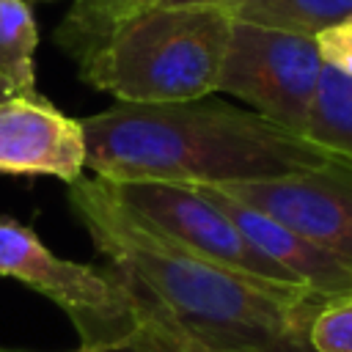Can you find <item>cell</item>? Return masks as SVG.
Masks as SVG:
<instances>
[{"instance_id":"3957f363","label":"cell","mask_w":352,"mask_h":352,"mask_svg":"<svg viewBox=\"0 0 352 352\" xmlns=\"http://www.w3.org/2000/svg\"><path fill=\"white\" fill-rule=\"evenodd\" d=\"M234 16L212 6H146L80 63V77L121 104H173L217 91Z\"/></svg>"},{"instance_id":"277c9868","label":"cell","mask_w":352,"mask_h":352,"mask_svg":"<svg viewBox=\"0 0 352 352\" xmlns=\"http://www.w3.org/2000/svg\"><path fill=\"white\" fill-rule=\"evenodd\" d=\"M0 278H14L55 302L80 333V346L104 349L132 336V286L118 267L60 258L30 226L8 214H0Z\"/></svg>"},{"instance_id":"7c38bea8","label":"cell","mask_w":352,"mask_h":352,"mask_svg":"<svg viewBox=\"0 0 352 352\" xmlns=\"http://www.w3.org/2000/svg\"><path fill=\"white\" fill-rule=\"evenodd\" d=\"M231 16L302 36H316L330 25L352 19V0H236Z\"/></svg>"},{"instance_id":"52a82bcc","label":"cell","mask_w":352,"mask_h":352,"mask_svg":"<svg viewBox=\"0 0 352 352\" xmlns=\"http://www.w3.org/2000/svg\"><path fill=\"white\" fill-rule=\"evenodd\" d=\"M214 187L352 261V160L336 157L319 170Z\"/></svg>"},{"instance_id":"30bf717a","label":"cell","mask_w":352,"mask_h":352,"mask_svg":"<svg viewBox=\"0 0 352 352\" xmlns=\"http://www.w3.org/2000/svg\"><path fill=\"white\" fill-rule=\"evenodd\" d=\"M38 28L28 0H0V88L8 96H36Z\"/></svg>"},{"instance_id":"ac0fdd59","label":"cell","mask_w":352,"mask_h":352,"mask_svg":"<svg viewBox=\"0 0 352 352\" xmlns=\"http://www.w3.org/2000/svg\"><path fill=\"white\" fill-rule=\"evenodd\" d=\"M99 352H143V349H138V346L129 344V338H126L124 344H113V346H104V349H99Z\"/></svg>"},{"instance_id":"9c48e42d","label":"cell","mask_w":352,"mask_h":352,"mask_svg":"<svg viewBox=\"0 0 352 352\" xmlns=\"http://www.w3.org/2000/svg\"><path fill=\"white\" fill-rule=\"evenodd\" d=\"M190 187H195L206 198H212L261 256H267L270 261H275L278 267L292 272L302 286H308L319 297L330 300V297L352 292V261L336 256L333 250L316 245L305 234H300V231L283 226L280 220L270 217L267 212L223 192L214 184H190Z\"/></svg>"},{"instance_id":"4fadbf2b","label":"cell","mask_w":352,"mask_h":352,"mask_svg":"<svg viewBox=\"0 0 352 352\" xmlns=\"http://www.w3.org/2000/svg\"><path fill=\"white\" fill-rule=\"evenodd\" d=\"M305 138L336 157L352 160V80L336 69H322Z\"/></svg>"},{"instance_id":"ba28073f","label":"cell","mask_w":352,"mask_h":352,"mask_svg":"<svg viewBox=\"0 0 352 352\" xmlns=\"http://www.w3.org/2000/svg\"><path fill=\"white\" fill-rule=\"evenodd\" d=\"M85 170V135L41 94L0 102V173L74 184Z\"/></svg>"},{"instance_id":"d6986e66","label":"cell","mask_w":352,"mask_h":352,"mask_svg":"<svg viewBox=\"0 0 352 352\" xmlns=\"http://www.w3.org/2000/svg\"><path fill=\"white\" fill-rule=\"evenodd\" d=\"M0 352H25V349H3V346H0ZM74 352H99V349H88V346H80V349H74Z\"/></svg>"},{"instance_id":"9a60e30c","label":"cell","mask_w":352,"mask_h":352,"mask_svg":"<svg viewBox=\"0 0 352 352\" xmlns=\"http://www.w3.org/2000/svg\"><path fill=\"white\" fill-rule=\"evenodd\" d=\"M308 336L314 352H352V292L324 300Z\"/></svg>"},{"instance_id":"6da1fadb","label":"cell","mask_w":352,"mask_h":352,"mask_svg":"<svg viewBox=\"0 0 352 352\" xmlns=\"http://www.w3.org/2000/svg\"><path fill=\"white\" fill-rule=\"evenodd\" d=\"M69 206L107 264L192 336L239 352H314L311 322L324 297L209 261L129 212L99 176L69 184Z\"/></svg>"},{"instance_id":"ffe728a7","label":"cell","mask_w":352,"mask_h":352,"mask_svg":"<svg viewBox=\"0 0 352 352\" xmlns=\"http://www.w3.org/2000/svg\"><path fill=\"white\" fill-rule=\"evenodd\" d=\"M3 99H8V94H6L3 88H0V102H3Z\"/></svg>"},{"instance_id":"2e32d148","label":"cell","mask_w":352,"mask_h":352,"mask_svg":"<svg viewBox=\"0 0 352 352\" xmlns=\"http://www.w3.org/2000/svg\"><path fill=\"white\" fill-rule=\"evenodd\" d=\"M314 41H316L322 63L352 80V19H344L338 25L319 30Z\"/></svg>"},{"instance_id":"8fae6325","label":"cell","mask_w":352,"mask_h":352,"mask_svg":"<svg viewBox=\"0 0 352 352\" xmlns=\"http://www.w3.org/2000/svg\"><path fill=\"white\" fill-rule=\"evenodd\" d=\"M154 0H74L69 14L55 30V41L69 52L77 66L91 58L104 38L135 11L151 6Z\"/></svg>"},{"instance_id":"5b68a950","label":"cell","mask_w":352,"mask_h":352,"mask_svg":"<svg viewBox=\"0 0 352 352\" xmlns=\"http://www.w3.org/2000/svg\"><path fill=\"white\" fill-rule=\"evenodd\" d=\"M322 69L314 36L234 19L217 91L242 99L272 124L305 135Z\"/></svg>"},{"instance_id":"e0dca14e","label":"cell","mask_w":352,"mask_h":352,"mask_svg":"<svg viewBox=\"0 0 352 352\" xmlns=\"http://www.w3.org/2000/svg\"><path fill=\"white\" fill-rule=\"evenodd\" d=\"M157 6H212V8H226L231 11L236 0H154Z\"/></svg>"},{"instance_id":"8992f818","label":"cell","mask_w":352,"mask_h":352,"mask_svg":"<svg viewBox=\"0 0 352 352\" xmlns=\"http://www.w3.org/2000/svg\"><path fill=\"white\" fill-rule=\"evenodd\" d=\"M102 182L118 204H124L129 212H135L176 245L256 278L300 283L292 272L261 256L231 223V217L201 190L170 182Z\"/></svg>"},{"instance_id":"5bb4252c","label":"cell","mask_w":352,"mask_h":352,"mask_svg":"<svg viewBox=\"0 0 352 352\" xmlns=\"http://www.w3.org/2000/svg\"><path fill=\"white\" fill-rule=\"evenodd\" d=\"M132 336L129 344H135L143 352H239V349H223L201 341L192 336L179 319H173L160 302H154L146 292H140L132 280Z\"/></svg>"},{"instance_id":"7a4b0ae2","label":"cell","mask_w":352,"mask_h":352,"mask_svg":"<svg viewBox=\"0 0 352 352\" xmlns=\"http://www.w3.org/2000/svg\"><path fill=\"white\" fill-rule=\"evenodd\" d=\"M85 168L107 182L231 184L330 165L336 154L226 102L116 104L80 118Z\"/></svg>"}]
</instances>
